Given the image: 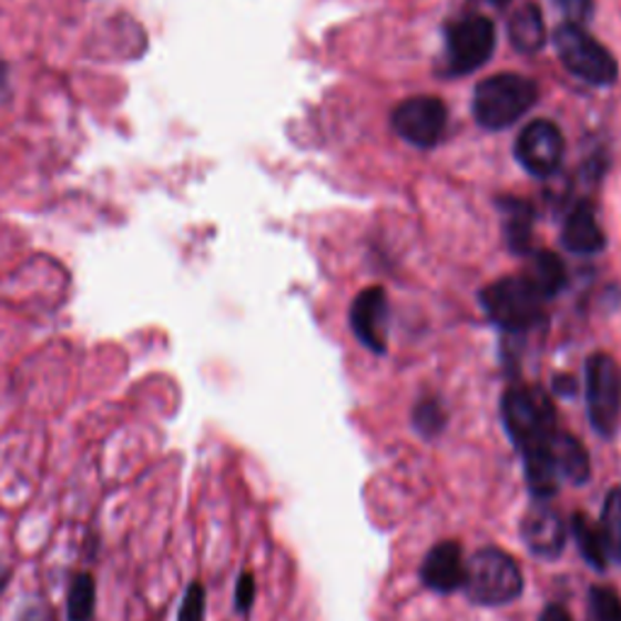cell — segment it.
<instances>
[{
    "label": "cell",
    "instance_id": "17",
    "mask_svg": "<svg viewBox=\"0 0 621 621\" xmlns=\"http://www.w3.org/2000/svg\"><path fill=\"white\" fill-rule=\"evenodd\" d=\"M571 532L582 553V559H586L592 568H598V571H604L610 559H607V549H604L600 527H594L582 512H576L571 520Z\"/></svg>",
    "mask_w": 621,
    "mask_h": 621
},
{
    "label": "cell",
    "instance_id": "5",
    "mask_svg": "<svg viewBox=\"0 0 621 621\" xmlns=\"http://www.w3.org/2000/svg\"><path fill=\"white\" fill-rule=\"evenodd\" d=\"M481 304L500 328L522 333L541 320L543 296L525 277H508L490 284L481 294Z\"/></svg>",
    "mask_w": 621,
    "mask_h": 621
},
{
    "label": "cell",
    "instance_id": "18",
    "mask_svg": "<svg viewBox=\"0 0 621 621\" xmlns=\"http://www.w3.org/2000/svg\"><path fill=\"white\" fill-rule=\"evenodd\" d=\"M505 210V233H508V243L515 253H527L529 243H532V222L535 214L529 210V204L520 200H508L502 204Z\"/></svg>",
    "mask_w": 621,
    "mask_h": 621
},
{
    "label": "cell",
    "instance_id": "24",
    "mask_svg": "<svg viewBox=\"0 0 621 621\" xmlns=\"http://www.w3.org/2000/svg\"><path fill=\"white\" fill-rule=\"evenodd\" d=\"M556 6L563 10L568 22L573 24L586 22L592 16V0H556Z\"/></svg>",
    "mask_w": 621,
    "mask_h": 621
},
{
    "label": "cell",
    "instance_id": "9",
    "mask_svg": "<svg viewBox=\"0 0 621 621\" xmlns=\"http://www.w3.org/2000/svg\"><path fill=\"white\" fill-rule=\"evenodd\" d=\"M563 151L566 144L559 126L547 120H539L525 126L522 134L517 136V146H515L517 161L522 163L527 173H532L537 177H549L559 171V165L563 161Z\"/></svg>",
    "mask_w": 621,
    "mask_h": 621
},
{
    "label": "cell",
    "instance_id": "15",
    "mask_svg": "<svg viewBox=\"0 0 621 621\" xmlns=\"http://www.w3.org/2000/svg\"><path fill=\"white\" fill-rule=\"evenodd\" d=\"M508 32L510 42L522 54H535L547 42V24H543L541 10L532 3L515 10V16L508 22Z\"/></svg>",
    "mask_w": 621,
    "mask_h": 621
},
{
    "label": "cell",
    "instance_id": "25",
    "mask_svg": "<svg viewBox=\"0 0 621 621\" xmlns=\"http://www.w3.org/2000/svg\"><path fill=\"white\" fill-rule=\"evenodd\" d=\"M255 600V578L251 573H243L236 586V607L238 612H248Z\"/></svg>",
    "mask_w": 621,
    "mask_h": 621
},
{
    "label": "cell",
    "instance_id": "4",
    "mask_svg": "<svg viewBox=\"0 0 621 621\" xmlns=\"http://www.w3.org/2000/svg\"><path fill=\"white\" fill-rule=\"evenodd\" d=\"M553 47L563 67L590 85H610L617 81V61L598 39H592L580 24L563 22L553 34Z\"/></svg>",
    "mask_w": 621,
    "mask_h": 621
},
{
    "label": "cell",
    "instance_id": "21",
    "mask_svg": "<svg viewBox=\"0 0 621 621\" xmlns=\"http://www.w3.org/2000/svg\"><path fill=\"white\" fill-rule=\"evenodd\" d=\"M588 621H621L619 594L607 588H592L588 594Z\"/></svg>",
    "mask_w": 621,
    "mask_h": 621
},
{
    "label": "cell",
    "instance_id": "11",
    "mask_svg": "<svg viewBox=\"0 0 621 621\" xmlns=\"http://www.w3.org/2000/svg\"><path fill=\"white\" fill-rule=\"evenodd\" d=\"M520 535L527 549L539 559H559L566 547V525L549 505L535 502L522 517Z\"/></svg>",
    "mask_w": 621,
    "mask_h": 621
},
{
    "label": "cell",
    "instance_id": "26",
    "mask_svg": "<svg viewBox=\"0 0 621 621\" xmlns=\"http://www.w3.org/2000/svg\"><path fill=\"white\" fill-rule=\"evenodd\" d=\"M539 621H571V617H568V612L563 610V607L551 604V607H547V610H543Z\"/></svg>",
    "mask_w": 621,
    "mask_h": 621
},
{
    "label": "cell",
    "instance_id": "16",
    "mask_svg": "<svg viewBox=\"0 0 621 621\" xmlns=\"http://www.w3.org/2000/svg\"><path fill=\"white\" fill-rule=\"evenodd\" d=\"M525 279L532 284V287L543 296V299H551V296L559 294L566 287V265L561 263L559 255H553L549 251H541L535 255L532 265L527 267Z\"/></svg>",
    "mask_w": 621,
    "mask_h": 621
},
{
    "label": "cell",
    "instance_id": "14",
    "mask_svg": "<svg viewBox=\"0 0 621 621\" xmlns=\"http://www.w3.org/2000/svg\"><path fill=\"white\" fill-rule=\"evenodd\" d=\"M563 245L578 255H592L604 248V233L588 204H580L568 214L563 226Z\"/></svg>",
    "mask_w": 621,
    "mask_h": 621
},
{
    "label": "cell",
    "instance_id": "27",
    "mask_svg": "<svg viewBox=\"0 0 621 621\" xmlns=\"http://www.w3.org/2000/svg\"><path fill=\"white\" fill-rule=\"evenodd\" d=\"M556 391L563 394V396H571V394H576V381L571 377L556 379Z\"/></svg>",
    "mask_w": 621,
    "mask_h": 621
},
{
    "label": "cell",
    "instance_id": "28",
    "mask_svg": "<svg viewBox=\"0 0 621 621\" xmlns=\"http://www.w3.org/2000/svg\"><path fill=\"white\" fill-rule=\"evenodd\" d=\"M8 573H10V571H8V568H6L3 563H0V590H3V588H6V580H8Z\"/></svg>",
    "mask_w": 621,
    "mask_h": 621
},
{
    "label": "cell",
    "instance_id": "22",
    "mask_svg": "<svg viewBox=\"0 0 621 621\" xmlns=\"http://www.w3.org/2000/svg\"><path fill=\"white\" fill-rule=\"evenodd\" d=\"M445 423H447V413H445L442 406H439V400H435V398L420 400L416 410H413V425H416V430L423 437L439 435V432H442Z\"/></svg>",
    "mask_w": 621,
    "mask_h": 621
},
{
    "label": "cell",
    "instance_id": "20",
    "mask_svg": "<svg viewBox=\"0 0 621 621\" xmlns=\"http://www.w3.org/2000/svg\"><path fill=\"white\" fill-rule=\"evenodd\" d=\"M69 621H90L95 614V580L90 573H78L69 590Z\"/></svg>",
    "mask_w": 621,
    "mask_h": 621
},
{
    "label": "cell",
    "instance_id": "3",
    "mask_svg": "<svg viewBox=\"0 0 621 621\" xmlns=\"http://www.w3.org/2000/svg\"><path fill=\"white\" fill-rule=\"evenodd\" d=\"M522 571L512 556L500 549H481L466 563V598L483 607H500L522 594Z\"/></svg>",
    "mask_w": 621,
    "mask_h": 621
},
{
    "label": "cell",
    "instance_id": "29",
    "mask_svg": "<svg viewBox=\"0 0 621 621\" xmlns=\"http://www.w3.org/2000/svg\"><path fill=\"white\" fill-rule=\"evenodd\" d=\"M486 3H490V6H508L510 0H486Z\"/></svg>",
    "mask_w": 621,
    "mask_h": 621
},
{
    "label": "cell",
    "instance_id": "1",
    "mask_svg": "<svg viewBox=\"0 0 621 621\" xmlns=\"http://www.w3.org/2000/svg\"><path fill=\"white\" fill-rule=\"evenodd\" d=\"M502 423L525 459L547 451L559 430L551 398L539 386H512L502 396Z\"/></svg>",
    "mask_w": 621,
    "mask_h": 621
},
{
    "label": "cell",
    "instance_id": "19",
    "mask_svg": "<svg viewBox=\"0 0 621 621\" xmlns=\"http://www.w3.org/2000/svg\"><path fill=\"white\" fill-rule=\"evenodd\" d=\"M600 532L604 539L607 559L621 566V486L612 488L604 498Z\"/></svg>",
    "mask_w": 621,
    "mask_h": 621
},
{
    "label": "cell",
    "instance_id": "13",
    "mask_svg": "<svg viewBox=\"0 0 621 621\" xmlns=\"http://www.w3.org/2000/svg\"><path fill=\"white\" fill-rule=\"evenodd\" d=\"M551 457H553L556 474H559V478H563V481L573 486H586L590 481V474H592L590 457L586 447L580 445V439H576L573 435L556 430L551 439Z\"/></svg>",
    "mask_w": 621,
    "mask_h": 621
},
{
    "label": "cell",
    "instance_id": "7",
    "mask_svg": "<svg viewBox=\"0 0 621 621\" xmlns=\"http://www.w3.org/2000/svg\"><path fill=\"white\" fill-rule=\"evenodd\" d=\"M496 30L483 16H471L451 24L447 30L449 67L459 73H469L493 57Z\"/></svg>",
    "mask_w": 621,
    "mask_h": 621
},
{
    "label": "cell",
    "instance_id": "6",
    "mask_svg": "<svg viewBox=\"0 0 621 621\" xmlns=\"http://www.w3.org/2000/svg\"><path fill=\"white\" fill-rule=\"evenodd\" d=\"M588 416L600 437L617 432L621 416V369L610 355H592L586 367Z\"/></svg>",
    "mask_w": 621,
    "mask_h": 621
},
{
    "label": "cell",
    "instance_id": "8",
    "mask_svg": "<svg viewBox=\"0 0 621 621\" xmlns=\"http://www.w3.org/2000/svg\"><path fill=\"white\" fill-rule=\"evenodd\" d=\"M447 108L437 98H410L394 112V129L418 149L435 146L445 134Z\"/></svg>",
    "mask_w": 621,
    "mask_h": 621
},
{
    "label": "cell",
    "instance_id": "10",
    "mask_svg": "<svg viewBox=\"0 0 621 621\" xmlns=\"http://www.w3.org/2000/svg\"><path fill=\"white\" fill-rule=\"evenodd\" d=\"M349 323L362 345H367L371 353H386V330H388V302L381 287H369L362 294L349 310Z\"/></svg>",
    "mask_w": 621,
    "mask_h": 621
},
{
    "label": "cell",
    "instance_id": "23",
    "mask_svg": "<svg viewBox=\"0 0 621 621\" xmlns=\"http://www.w3.org/2000/svg\"><path fill=\"white\" fill-rule=\"evenodd\" d=\"M204 588L200 582H192L185 592V600L180 604V614L177 621H204Z\"/></svg>",
    "mask_w": 621,
    "mask_h": 621
},
{
    "label": "cell",
    "instance_id": "12",
    "mask_svg": "<svg viewBox=\"0 0 621 621\" xmlns=\"http://www.w3.org/2000/svg\"><path fill=\"white\" fill-rule=\"evenodd\" d=\"M420 578L435 592H455L464 588L466 563L461 561V547L457 541H442L425 556Z\"/></svg>",
    "mask_w": 621,
    "mask_h": 621
},
{
    "label": "cell",
    "instance_id": "2",
    "mask_svg": "<svg viewBox=\"0 0 621 621\" xmlns=\"http://www.w3.org/2000/svg\"><path fill=\"white\" fill-rule=\"evenodd\" d=\"M537 102V85L525 75L500 73L478 83L474 93V116L483 129H508Z\"/></svg>",
    "mask_w": 621,
    "mask_h": 621
}]
</instances>
